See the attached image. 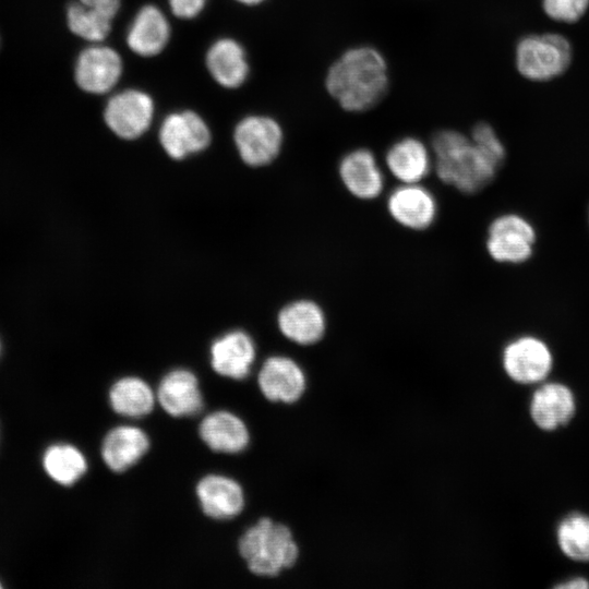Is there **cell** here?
Wrapping results in <instances>:
<instances>
[{
	"label": "cell",
	"mask_w": 589,
	"mask_h": 589,
	"mask_svg": "<svg viewBox=\"0 0 589 589\" xmlns=\"http://www.w3.org/2000/svg\"><path fill=\"white\" fill-rule=\"evenodd\" d=\"M256 347L249 334L232 330L217 338L211 346V364L221 376L243 380L252 369Z\"/></svg>",
	"instance_id": "17"
},
{
	"label": "cell",
	"mask_w": 589,
	"mask_h": 589,
	"mask_svg": "<svg viewBox=\"0 0 589 589\" xmlns=\"http://www.w3.org/2000/svg\"><path fill=\"white\" fill-rule=\"evenodd\" d=\"M196 494L204 514L214 519H231L244 507L241 485L225 476L204 477L196 485Z\"/></svg>",
	"instance_id": "19"
},
{
	"label": "cell",
	"mask_w": 589,
	"mask_h": 589,
	"mask_svg": "<svg viewBox=\"0 0 589 589\" xmlns=\"http://www.w3.org/2000/svg\"><path fill=\"white\" fill-rule=\"evenodd\" d=\"M110 406L118 414L140 418L148 414L155 404V395L149 385L135 376L118 380L109 392Z\"/></svg>",
	"instance_id": "24"
},
{
	"label": "cell",
	"mask_w": 589,
	"mask_h": 589,
	"mask_svg": "<svg viewBox=\"0 0 589 589\" xmlns=\"http://www.w3.org/2000/svg\"><path fill=\"white\" fill-rule=\"evenodd\" d=\"M384 161L400 184L421 183L433 170L431 147L416 136H404L394 142L386 151Z\"/></svg>",
	"instance_id": "16"
},
{
	"label": "cell",
	"mask_w": 589,
	"mask_h": 589,
	"mask_svg": "<svg viewBox=\"0 0 589 589\" xmlns=\"http://www.w3.org/2000/svg\"><path fill=\"white\" fill-rule=\"evenodd\" d=\"M338 177L347 192L361 201L378 197L384 190V175L374 153L358 147L346 153L338 164Z\"/></svg>",
	"instance_id": "14"
},
{
	"label": "cell",
	"mask_w": 589,
	"mask_h": 589,
	"mask_svg": "<svg viewBox=\"0 0 589 589\" xmlns=\"http://www.w3.org/2000/svg\"><path fill=\"white\" fill-rule=\"evenodd\" d=\"M65 21L73 35L92 43L103 41L109 35L112 22L77 0L68 3Z\"/></svg>",
	"instance_id": "27"
},
{
	"label": "cell",
	"mask_w": 589,
	"mask_h": 589,
	"mask_svg": "<svg viewBox=\"0 0 589 589\" xmlns=\"http://www.w3.org/2000/svg\"><path fill=\"white\" fill-rule=\"evenodd\" d=\"M41 464L50 479L65 486L74 484L87 470L83 453L67 443L48 446L43 454Z\"/></svg>",
	"instance_id": "25"
},
{
	"label": "cell",
	"mask_w": 589,
	"mask_h": 589,
	"mask_svg": "<svg viewBox=\"0 0 589 589\" xmlns=\"http://www.w3.org/2000/svg\"><path fill=\"white\" fill-rule=\"evenodd\" d=\"M202 441L213 450L239 453L247 448L250 433L245 423L229 411H215L207 414L199 428Z\"/></svg>",
	"instance_id": "23"
},
{
	"label": "cell",
	"mask_w": 589,
	"mask_h": 589,
	"mask_svg": "<svg viewBox=\"0 0 589 589\" xmlns=\"http://www.w3.org/2000/svg\"><path fill=\"white\" fill-rule=\"evenodd\" d=\"M242 4H245V5H259L263 2H265L266 0H236Z\"/></svg>",
	"instance_id": "33"
},
{
	"label": "cell",
	"mask_w": 589,
	"mask_h": 589,
	"mask_svg": "<svg viewBox=\"0 0 589 589\" xmlns=\"http://www.w3.org/2000/svg\"><path fill=\"white\" fill-rule=\"evenodd\" d=\"M153 116V98L136 88L112 95L104 108L106 125L115 135L125 141L142 136L149 129Z\"/></svg>",
	"instance_id": "7"
},
{
	"label": "cell",
	"mask_w": 589,
	"mask_h": 589,
	"mask_svg": "<svg viewBox=\"0 0 589 589\" xmlns=\"http://www.w3.org/2000/svg\"><path fill=\"white\" fill-rule=\"evenodd\" d=\"M239 552L252 574L276 578L296 568L301 545L290 525L265 516L241 536Z\"/></svg>",
	"instance_id": "3"
},
{
	"label": "cell",
	"mask_w": 589,
	"mask_h": 589,
	"mask_svg": "<svg viewBox=\"0 0 589 589\" xmlns=\"http://www.w3.org/2000/svg\"><path fill=\"white\" fill-rule=\"evenodd\" d=\"M324 84L328 95L342 110L361 113L377 106L386 96L388 64L375 47L353 46L329 65Z\"/></svg>",
	"instance_id": "1"
},
{
	"label": "cell",
	"mask_w": 589,
	"mask_h": 589,
	"mask_svg": "<svg viewBox=\"0 0 589 589\" xmlns=\"http://www.w3.org/2000/svg\"><path fill=\"white\" fill-rule=\"evenodd\" d=\"M123 63L121 56L111 47L89 46L82 49L74 63V82L88 94L110 92L119 82Z\"/></svg>",
	"instance_id": "11"
},
{
	"label": "cell",
	"mask_w": 589,
	"mask_h": 589,
	"mask_svg": "<svg viewBox=\"0 0 589 589\" xmlns=\"http://www.w3.org/2000/svg\"><path fill=\"white\" fill-rule=\"evenodd\" d=\"M542 7L552 20L574 23L588 10L589 0H542Z\"/></svg>",
	"instance_id": "29"
},
{
	"label": "cell",
	"mask_w": 589,
	"mask_h": 589,
	"mask_svg": "<svg viewBox=\"0 0 589 589\" xmlns=\"http://www.w3.org/2000/svg\"><path fill=\"white\" fill-rule=\"evenodd\" d=\"M207 71L220 86L233 89L248 79L250 65L243 47L232 38H219L205 57Z\"/></svg>",
	"instance_id": "21"
},
{
	"label": "cell",
	"mask_w": 589,
	"mask_h": 589,
	"mask_svg": "<svg viewBox=\"0 0 589 589\" xmlns=\"http://www.w3.org/2000/svg\"><path fill=\"white\" fill-rule=\"evenodd\" d=\"M86 8L99 13L100 15L113 20L119 12L121 0H77Z\"/></svg>",
	"instance_id": "31"
},
{
	"label": "cell",
	"mask_w": 589,
	"mask_h": 589,
	"mask_svg": "<svg viewBox=\"0 0 589 589\" xmlns=\"http://www.w3.org/2000/svg\"><path fill=\"white\" fill-rule=\"evenodd\" d=\"M281 335L301 347L318 345L326 336L327 318L323 308L311 299H297L284 305L277 314Z\"/></svg>",
	"instance_id": "13"
},
{
	"label": "cell",
	"mask_w": 589,
	"mask_h": 589,
	"mask_svg": "<svg viewBox=\"0 0 589 589\" xmlns=\"http://www.w3.org/2000/svg\"><path fill=\"white\" fill-rule=\"evenodd\" d=\"M433 170L444 184L473 194L485 188L501 167L457 130L437 131L431 141Z\"/></svg>",
	"instance_id": "2"
},
{
	"label": "cell",
	"mask_w": 589,
	"mask_h": 589,
	"mask_svg": "<svg viewBox=\"0 0 589 589\" xmlns=\"http://www.w3.org/2000/svg\"><path fill=\"white\" fill-rule=\"evenodd\" d=\"M536 230L517 214H503L492 220L488 228L486 251L498 263L520 264L533 251Z\"/></svg>",
	"instance_id": "8"
},
{
	"label": "cell",
	"mask_w": 589,
	"mask_h": 589,
	"mask_svg": "<svg viewBox=\"0 0 589 589\" xmlns=\"http://www.w3.org/2000/svg\"><path fill=\"white\" fill-rule=\"evenodd\" d=\"M1 46H2V38H1V35H0V50H1Z\"/></svg>",
	"instance_id": "34"
},
{
	"label": "cell",
	"mask_w": 589,
	"mask_h": 589,
	"mask_svg": "<svg viewBox=\"0 0 589 589\" xmlns=\"http://www.w3.org/2000/svg\"><path fill=\"white\" fill-rule=\"evenodd\" d=\"M172 14L182 20L196 17L205 8L206 0H168Z\"/></svg>",
	"instance_id": "30"
},
{
	"label": "cell",
	"mask_w": 589,
	"mask_h": 589,
	"mask_svg": "<svg viewBox=\"0 0 589 589\" xmlns=\"http://www.w3.org/2000/svg\"><path fill=\"white\" fill-rule=\"evenodd\" d=\"M572 45L554 33L528 35L516 47V68L530 81L543 82L563 74L570 65Z\"/></svg>",
	"instance_id": "4"
},
{
	"label": "cell",
	"mask_w": 589,
	"mask_h": 589,
	"mask_svg": "<svg viewBox=\"0 0 589 589\" xmlns=\"http://www.w3.org/2000/svg\"><path fill=\"white\" fill-rule=\"evenodd\" d=\"M158 139L170 158L182 160L205 151L211 144L212 133L197 112L185 109L165 117L159 128Z\"/></svg>",
	"instance_id": "9"
},
{
	"label": "cell",
	"mask_w": 589,
	"mask_h": 589,
	"mask_svg": "<svg viewBox=\"0 0 589 589\" xmlns=\"http://www.w3.org/2000/svg\"><path fill=\"white\" fill-rule=\"evenodd\" d=\"M257 385L269 402L293 406L305 396L309 376L298 360L285 354H273L262 363Z\"/></svg>",
	"instance_id": "6"
},
{
	"label": "cell",
	"mask_w": 589,
	"mask_h": 589,
	"mask_svg": "<svg viewBox=\"0 0 589 589\" xmlns=\"http://www.w3.org/2000/svg\"><path fill=\"white\" fill-rule=\"evenodd\" d=\"M554 587L558 589H586L589 588V581L584 577H574Z\"/></svg>",
	"instance_id": "32"
},
{
	"label": "cell",
	"mask_w": 589,
	"mask_h": 589,
	"mask_svg": "<svg viewBox=\"0 0 589 589\" xmlns=\"http://www.w3.org/2000/svg\"><path fill=\"white\" fill-rule=\"evenodd\" d=\"M149 440L140 428L120 425L110 430L101 444V456L109 469L125 471L148 450Z\"/></svg>",
	"instance_id": "22"
},
{
	"label": "cell",
	"mask_w": 589,
	"mask_h": 589,
	"mask_svg": "<svg viewBox=\"0 0 589 589\" xmlns=\"http://www.w3.org/2000/svg\"><path fill=\"white\" fill-rule=\"evenodd\" d=\"M575 396L563 383H544L531 396L530 417L543 431H554L566 425L575 416Z\"/></svg>",
	"instance_id": "15"
},
{
	"label": "cell",
	"mask_w": 589,
	"mask_h": 589,
	"mask_svg": "<svg viewBox=\"0 0 589 589\" xmlns=\"http://www.w3.org/2000/svg\"><path fill=\"white\" fill-rule=\"evenodd\" d=\"M556 539L565 556L589 563V516L575 513L565 517L557 527Z\"/></svg>",
	"instance_id": "26"
},
{
	"label": "cell",
	"mask_w": 589,
	"mask_h": 589,
	"mask_svg": "<svg viewBox=\"0 0 589 589\" xmlns=\"http://www.w3.org/2000/svg\"><path fill=\"white\" fill-rule=\"evenodd\" d=\"M170 39V25L165 14L154 4L143 5L127 34V45L141 57H155Z\"/></svg>",
	"instance_id": "20"
},
{
	"label": "cell",
	"mask_w": 589,
	"mask_h": 589,
	"mask_svg": "<svg viewBox=\"0 0 589 589\" xmlns=\"http://www.w3.org/2000/svg\"><path fill=\"white\" fill-rule=\"evenodd\" d=\"M0 352H1V342H0Z\"/></svg>",
	"instance_id": "36"
},
{
	"label": "cell",
	"mask_w": 589,
	"mask_h": 589,
	"mask_svg": "<svg viewBox=\"0 0 589 589\" xmlns=\"http://www.w3.org/2000/svg\"><path fill=\"white\" fill-rule=\"evenodd\" d=\"M157 399L172 417H189L203 409V397L195 374L185 369L167 373L157 389Z\"/></svg>",
	"instance_id": "18"
},
{
	"label": "cell",
	"mask_w": 589,
	"mask_h": 589,
	"mask_svg": "<svg viewBox=\"0 0 589 589\" xmlns=\"http://www.w3.org/2000/svg\"><path fill=\"white\" fill-rule=\"evenodd\" d=\"M386 208L396 224L412 231L428 229L437 216L435 196L421 183L396 187L387 197Z\"/></svg>",
	"instance_id": "12"
},
{
	"label": "cell",
	"mask_w": 589,
	"mask_h": 589,
	"mask_svg": "<svg viewBox=\"0 0 589 589\" xmlns=\"http://www.w3.org/2000/svg\"><path fill=\"white\" fill-rule=\"evenodd\" d=\"M0 588H2V584L0 582Z\"/></svg>",
	"instance_id": "35"
},
{
	"label": "cell",
	"mask_w": 589,
	"mask_h": 589,
	"mask_svg": "<svg viewBox=\"0 0 589 589\" xmlns=\"http://www.w3.org/2000/svg\"><path fill=\"white\" fill-rule=\"evenodd\" d=\"M502 365L513 382L531 385L548 377L553 366V356L543 340L526 335L504 347Z\"/></svg>",
	"instance_id": "10"
},
{
	"label": "cell",
	"mask_w": 589,
	"mask_h": 589,
	"mask_svg": "<svg viewBox=\"0 0 589 589\" xmlns=\"http://www.w3.org/2000/svg\"><path fill=\"white\" fill-rule=\"evenodd\" d=\"M470 137L498 167L502 166L506 151L491 124L486 122L477 123L471 130Z\"/></svg>",
	"instance_id": "28"
},
{
	"label": "cell",
	"mask_w": 589,
	"mask_h": 589,
	"mask_svg": "<svg viewBox=\"0 0 589 589\" xmlns=\"http://www.w3.org/2000/svg\"><path fill=\"white\" fill-rule=\"evenodd\" d=\"M233 142L245 165L264 167L280 154L284 131L279 122L269 116L250 115L235 127Z\"/></svg>",
	"instance_id": "5"
}]
</instances>
